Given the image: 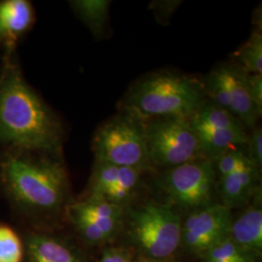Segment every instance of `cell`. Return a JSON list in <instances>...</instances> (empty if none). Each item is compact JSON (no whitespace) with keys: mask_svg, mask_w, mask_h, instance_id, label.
Masks as SVG:
<instances>
[{"mask_svg":"<svg viewBox=\"0 0 262 262\" xmlns=\"http://www.w3.org/2000/svg\"><path fill=\"white\" fill-rule=\"evenodd\" d=\"M248 162H250V159H248L247 155L237 148L225 151V154L215 159L214 165L220 178H222L238 171Z\"/></svg>","mask_w":262,"mask_h":262,"instance_id":"21","label":"cell"},{"mask_svg":"<svg viewBox=\"0 0 262 262\" xmlns=\"http://www.w3.org/2000/svg\"><path fill=\"white\" fill-rule=\"evenodd\" d=\"M111 2L108 0H78L71 6L94 36H103L109 19Z\"/></svg>","mask_w":262,"mask_h":262,"instance_id":"16","label":"cell"},{"mask_svg":"<svg viewBox=\"0 0 262 262\" xmlns=\"http://www.w3.org/2000/svg\"><path fill=\"white\" fill-rule=\"evenodd\" d=\"M94 151L99 163L139 169L150 164L143 124L128 114L105 122L97 130Z\"/></svg>","mask_w":262,"mask_h":262,"instance_id":"5","label":"cell"},{"mask_svg":"<svg viewBox=\"0 0 262 262\" xmlns=\"http://www.w3.org/2000/svg\"><path fill=\"white\" fill-rule=\"evenodd\" d=\"M232 222L230 209L223 204L197 209L182 225V242L190 252L205 254L229 235Z\"/></svg>","mask_w":262,"mask_h":262,"instance_id":"8","label":"cell"},{"mask_svg":"<svg viewBox=\"0 0 262 262\" xmlns=\"http://www.w3.org/2000/svg\"><path fill=\"white\" fill-rule=\"evenodd\" d=\"M248 159L256 168H260L262 164V130L261 127H254L252 135L248 139Z\"/></svg>","mask_w":262,"mask_h":262,"instance_id":"23","label":"cell"},{"mask_svg":"<svg viewBox=\"0 0 262 262\" xmlns=\"http://www.w3.org/2000/svg\"><path fill=\"white\" fill-rule=\"evenodd\" d=\"M225 67L230 94V113L244 126L253 129L260 116L249 93L247 74L238 66Z\"/></svg>","mask_w":262,"mask_h":262,"instance_id":"10","label":"cell"},{"mask_svg":"<svg viewBox=\"0 0 262 262\" xmlns=\"http://www.w3.org/2000/svg\"><path fill=\"white\" fill-rule=\"evenodd\" d=\"M205 94L212 98V102L230 113V94L225 66L213 70L204 83ZM231 114V113H230Z\"/></svg>","mask_w":262,"mask_h":262,"instance_id":"19","label":"cell"},{"mask_svg":"<svg viewBox=\"0 0 262 262\" xmlns=\"http://www.w3.org/2000/svg\"><path fill=\"white\" fill-rule=\"evenodd\" d=\"M70 215L78 230L82 233L86 240L94 243H99L109 239V237L105 234L103 231H101L96 225H94L92 222H90L88 219L73 213L71 211H70Z\"/></svg>","mask_w":262,"mask_h":262,"instance_id":"22","label":"cell"},{"mask_svg":"<svg viewBox=\"0 0 262 262\" xmlns=\"http://www.w3.org/2000/svg\"><path fill=\"white\" fill-rule=\"evenodd\" d=\"M23 245L9 226L0 225V262L23 261Z\"/></svg>","mask_w":262,"mask_h":262,"instance_id":"20","label":"cell"},{"mask_svg":"<svg viewBox=\"0 0 262 262\" xmlns=\"http://www.w3.org/2000/svg\"><path fill=\"white\" fill-rule=\"evenodd\" d=\"M258 169L250 161L232 174L221 178V196L228 209L241 206L253 195L257 184Z\"/></svg>","mask_w":262,"mask_h":262,"instance_id":"11","label":"cell"},{"mask_svg":"<svg viewBox=\"0 0 262 262\" xmlns=\"http://www.w3.org/2000/svg\"><path fill=\"white\" fill-rule=\"evenodd\" d=\"M199 80L174 73H158L134 84L125 98L127 114L142 122L162 118L189 119L204 103Z\"/></svg>","mask_w":262,"mask_h":262,"instance_id":"2","label":"cell"},{"mask_svg":"<svg viewBox=\"0 0 262 262\" xmlns=\"http://www.w3.org/2000/svg\"><path fill=\"white\" fill-rule=\"evenodd\" d=\"M1 177L10 195L23 206L50 211L64 199L66 171L56 161L32 159L23 151L11 154L1 163Z\"/></svg>","mask_w":262,"mask_h":262,"instance_id":"3","label":"cell"},{"mask_svg":"<svg viewBox=\"0 0 262 262\" xmlns=\"http://www.w3.org/2000/svg\"><path fill=\"white\" fill-rule=\"evenodd\" d=\"M234 59L246 74H261L262 35L258 29L235 52Z\"/></svg>","mask_w":262,"mask_h":262,"instance_id":"17","label":"cell"},{"mask_svg":"<svg viewBox=\"0 0 262 262\" xmlns=\"http://www.w3.org/2000/svg\"><path fill=\"white\" fill-rule=\"evenodd\" d=\"M143 128L150 164L172 168L204 159L189 119H154Z\"/></svg>","mask_w":262,"mask_h":262,"instance_id":"4","label":"cell"},{"mask_svg":"<svg viewBox=\"0 0 262 262\" xmlns=\"http://www.w3.org/2000/svg\"><path fill=\"white\" fill-rule=\"evenodd\" d=\"M131 234L150 258H166L182 243L181 220L168 205L150 202L133 213Z\"/></svg>","mask_w":262,"mask_h":262,"instance_id":"6","label":"cell"},{"mask_svg":"<svg viewBox=\"0 0 262 262\" xmlns=\"http://www.w3.org/2000/svg\"><path fill=\"white\" fill-rule=\"evenodd\" d=\"M215 181L214 162L200 159L169 168L161 186L173 203L197 210L212 204Z\"/></svg>","mask_w":262,"mask_h":262,"instance_id":"7","label":"cell"},{"mask_svg":"<svg viewBox=\"0 0 262 262\" xmlns=\"http://www.w3.org/2000/svg\"><path fill=\"white\" fill-rule=\"evenodd\" d=\"M204 159L215 161L227 150L247 145L249 135L244 126L228 129L195 131Z\"/></svg>","mask_w":262,"mask_h":262,"instance_id":"13","label":"cell"},{"mask_svg":"<svg viewBox=\"0 0 262 262\" xmlns=\"http://www.w3.org/2000/svg\"><path fill=\"white\" fill-rule=\"evenodd\" d=\"M12 53L0 75V142L20 150L57 152L60 124L27 84Z\"/></svg>","mask_w":262,"mask_h":262,"instance_id":"1","label":"cell"},{"mask_svg":"<svg viewBox=\"0 0 262 262\" xmlns=\"http://www.w3.org/2000/svg\"><path fill=\"white\" fill-rule=\"evenodd\" d=\"M29 262H81L63 244L44 235H32L28 242Z\"/></svg>","mask_w":262,"mask_h":262,"instance_id":"14","label":"cell"},{"mask_svg":"<svg viewBox=\"0 0 262 262\" xmlns=\"http://www.w3.org/2000/svg\"><path fill=\"white\" fill-rule=\"evenodd\" d=\"M229 237L247 253H261L262 211L258 206L246 210L236 221L232 222Z\"/></svg>","mask_w":262,"mask_h":262,"instance_id":"12","label":"cell"},{"mask_svg":"<svg viewBox=\"0 0 262 262\" xmlns=\"http://www.w3.org/2000/svg\"><path fill=\"white\" fill-rule=\"evenodd\" d=\"M138 262H159L157 260H154V259H143V260H139Z\"/></svg>","mask_w":262,"mask_h":262,"instance_id":"26","label":"cell"},{"mask_svg":"<svg viewBox=\"0 0 262 262\" xmlns=\"http://www.w3.org/2000/svg\"><path fill=\"white\" fill-rule=\"evenodd\" d=\"M247 83L249 93L256 111L259 116L262 114V74H247Z\"/></svg>","mask_w":262,"mask_h":262,"instance_id":"24","label":"cell"},{"mask_svg":"<svg viewBox=\"0 0 262 262\" xmlns=\"http://www.w3.org/2000/svg\"><path fill=\"white\" fill-rule=\"evenodd\" d=\"M205 255L207 262H253V255L244 251L229 235L211 247Z\"/></svg>","mask_w":262,"mask_h":262,"instance_id":"18","label":"cell"},{"mask_svg":"<svg viewBox=\"0 0 262 262\" xmlns=\"http://www.w3.org/2000/svg\"><path fill=\"white\" fill-rule=\"evenodd\" d=\"M194 131L217 130L244 126L232 114L211 102H204L190 118Z\"/></svg>","mask_w":262,"mask_h":262,"instance_id":"15","label":"cell"},{"mask_svg":"<svg viewBox=\"0 0 262 262\" xmlns=\"http://www.w3.org/2000/svg\"><path fill=\"white\" fill-rule=\"evenodd\" d=\"M34 21L32 5L26 0L0 2V48L12 53L16 43Z\"/></svg>","mask_w":262,"mask_h":262,"instance_id":"9","label":"cell"},{"mask_svg":"<svg viewBox=\"0 0 262 262\" xmlns=\"http://www.w3.org/2000/svg\"><path fill=\"white\" fill-rule=\"evenodd\" d=\"M100 262H134L131 260L130 257L122 253V251L109 249L105 251L100 259Z\"/></svg>","mask_w":262,"mask_h":262,"instance_id":"25","label":"cell"}]
</instances>
